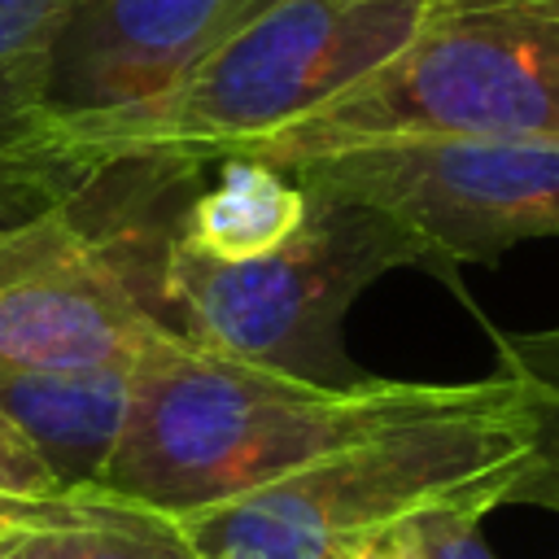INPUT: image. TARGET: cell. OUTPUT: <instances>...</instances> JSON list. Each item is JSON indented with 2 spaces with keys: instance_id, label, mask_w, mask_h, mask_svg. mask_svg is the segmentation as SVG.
<instances>
[{
  "instance_id": "19",
  "label": "cell",
  "mask_w": 559,
  "mask_h": 559,
  "mask_svg": "<svg viewBox=\"0 0 559 559\" xmlns=\"http://www.w3.org/2000/svg\"><path fill=\"white\" fill-rule=\"evenodd\" d=\"M354 559H419V555L411 550L406 533H402V528H393V533H384L380 542H371L367 550H358Z\"/></svg>"
},
{
  "instance_id": "4",
  "label": "cell",
  "mask_w": 559,
  "mask_h": 559,
  "mask_svg": "<svg viewBox=\"0 0 559 559\" xmlns=\"http://www.w3.org/2000/svg\"><path fill=\"white\" fill-rule=\"evenodd\" d=\"M306 223L258 258H210L166 236L153 266V310L192 345L314 384L367 380L341 323L362 288L397 266L428 271L424 245L384 210L301 183Z\"/></svg>"
},
{
  "instance_id": "12",
  "label": "cell",
  "mask_w": 559,
  "mask_h": 559,
  "mask_svg": "<svg viewBox=\"0 0 559 559\" xmlns=\"http://www.w3.org/2000/svg\"><path fill=\"white\" fill-rule=\"evenodd\" d=\"M70 0H0V166L48 118L52 57Z\"/></svg>"
},
{
  "instance_id": "1",
  "label": "cell",
  "mask_w": 559,
  "mask_h": 559,
  "mask_svg": "<svg viewBox=\"0 0 559 559\" xmlns=\"http://www.w3.org/2000/svg\"><path fill=\"white\" fill-rule=\"evenodd\" d=\"M493 380L498 371L463 384L380 376L314 384L166 332L131 367L127 424L96 489L162 515H188L262 489L393 424L467 406Z\"/></svg>"
},
{
  "instance_id": "6",
  "label": "cell",
  "mask_w": 559,
  "mask_h": 559,
  "mask_svg": "<svg viewBox=\"0 0 559 559\" xmlns=\"http://www.w3.org/2000/svg\"><path fill=\"white\" fill-rule=\"evenodd\" d=\"M280 170L397 218L424 245L428 275L445 284L472 262H493L524 240L559 236V140H367L301 153Z\"/></svg>"
},
{
  "instance_id": "14",
  "label": "cell",
  "mask_w": 559,
  "mask_h": 559,
  "mask_svg": "<svg viewBox=\"0 0 559 559\" xmlns=\"http://www.w3.org/2000/svg\"><path fill=\"white\" fill-rule=\"evenodd\" d=\"M485 515L489 511L480 507H437V511L406 520L402 533L419 559H493L480 537Z\"/></svg>"
},
{
  "instance_id": "2",
  "label": "cell",
  "mask_w": 559,
  "mask_h": 559,
  "mask_svg": "<svg viewBox=\"0 0 559 559\" xmlns=\"http://www.w3.org/2000/svg\"><path fill=\"white\" fill-rule=\"evenodd\" d=\"M432 0H266L153 100L48 118L9 166L197 170L306 118L384 66Z\"/></svg>"
},
{
  "instance_id": "9",
  "label": "cell",
  "mask_w": 559,
  "mask_h": 559,
  "mask_svg": "<svg viewBox=\"0 0 559 559\" xmlns=\"http://www.w3.org/2000/svg\"><path fill=\"white\" fill-rule=\"evenodd\" d=\"M131 402L127 367L44 371L0 362V411L39 450L66 493L96 489Z\"/></svg>"
},
{
  "instance_id": "5",
  "label": "cell",
  "mask_w": 559,
  "mask_h": 559,
  "mask_svg": "<svg viewBox=\"0 0 559 559\" xmlns=\"http://www.w3.org/2000/svg\"><path fill=\"white\" fill-rule=\"evenodd\" d=\"M415 135L559 140V0H432L402 52L231 157L284 166Z\"/></svg>"
},
{
  "instance_id": "7",
  "label": "cell",
  "mask_w": 559,
  "mask_h": 559,
  "mask_svg": "<svg viewBox=\"0 0 559 559\" xmlns=\"http://www.w3.org/2000/svg\"><path fill=\"white\" fill-rule=\"evenodd\" d=\"M175 332L127 262L61 201L0 227V362L44 371L135 367Z\"/></svg>"
},
{
  "instance_id": "16",
  "label": "cell",
  "mask_w": 559,
  "mask_h": 559,
  "mask_svg": "<svg viewBox=\"0 0 559 559\" xmlns=\"http://www.w3.org/2000/svg\"><path fill=\"white\" fill-rule=\"evenodd\" d=\"M0 493L13 498H61L66 489L39 459V450L13 428V419L0 411Z\"/></svg>"
},
{
  "instance_id": "17",
  "label": "cell",
  "mask_w": 559,
  "mask_h": 559,
  "mask_svg": "<svg viewBox=\"0 0 559 559\" xmlns=\"http://www.w3.org/2000/svg\"><path fill=\"white\" fill-rule=\"evenodd\" d=\"M61 498H13V493H0V533L26 528V524H44L61 507Z\"/></svg>"
},
{
  "instance_id": "15",
  "label": "cell",
  "mask_w": 559,
  "mask_h": 559,
  "mask_svg": "<svg viewBox=\"0 0 559 559\" xmlns=\"http://www.w3.org/2000/svg\"><path fill=\"white\" fill-rule=\"evenodd\" d=\"M498 367L533 389L559 393V328L537 332H493Z\"/></svg>"
},
{
  "instance_id": "8",
  "label": "cell",
  "mask_w": 559,
  "mask_h": 559,
  "mask_svg": "<svg viewBox=\"0 0 559 559\" xmlns=\"http://www.w3.org/2000/svg\"><path fill=\"white\" fill-rule=\"evenodd\" d=\"M262 4L266 0H70L52 57L48 118L162 96Z\"/></svg>"
},
{
  "instance_id": "11",
  "label": "cell",
  "mask_w": 559,
  "mask_h": 559,
  "mask_svg": "<svg viewBox=\"0 0 559 559\" xmlns=\"http://www.w3.org/2000/svg\"><path fill=\"white\" fill-rule=\"evenodd\" d=\"M35 542L39 559H197L175 515L100 489L66 493Z\"/></svg>"
},
{
  "instance_id": "18",
  "label": "cell",
  "mask_w": 559,
  "mask_h": 559,
  "mask_svg": "<svg viewBox=\"0 0 559 559\" xmlns=\"http://www.w3.org/2000/svg\"><path fill=\"white\" fill-rule=\"evenodd\" d=\"M48 520H52V515H48ZM35 528H39V524H26V528H9V533H0V559H39Z\"/></svg>"
},
{
  "instance_id": "13",
  "label": "cell",
  "mask_w": 559,
  "mask_h": 559,
  "mask_svg": "<svg viewBox=\"0 0 559 559\" xmlns=\"http://www.w3.org/2000/svg\"><path fill=\"white\" fill-rule=\"evenodd\" d=\"M524 389H528V415H533V454L515 476L507 502L559 511V393L533 389V384Z\"/></svg>"
},
{
  "instance_id": "3",
  "label": "cell",
  "mask_w": 559,
  "mask_h": 559,
  "mask_svg": "<svg viewBox=\"0 0 559 559\" xmlns=\"http://www.w3.org/2000/svg\"><path fill=\"white\" fill-rule=\"evenodd\" d=\"M528 454V389L498 367L467 406L371 432L175 524L197 559H354L424 511L507 507Z\"/></svg>"
},
{
  "instance_id": "10",
  "label": "cell",
  "mask_w": 559,
  "mask_h": 559,
  "mask_svg": "<svg viewBox=\"0 0 559 559\" xmlns=\"http://www.w3.org/2000/svg\"><path fill=\"white\" fill-rule=\"evenodd\" d=\"M306 188L258 157H223V170L175 218V240L210 258H258L306 223Z\"/></svg>"
}]
</instances>
